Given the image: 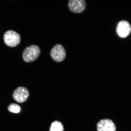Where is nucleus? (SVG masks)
Instances as JSON below:
<instances>
[{"mask_svg": "<svg viewBox=\"0 0 131 131\" xmlns=\"http://www.w3.org/2000/svg\"><path fill=\"white\" fill-rule=\"evenodd\" d=\"M50 55L54 61L60 62L65 59L66 56V53L63 46L57 44L54 46L51 50Z\"/></svg>", "mask_w": 131, "mask_h": 131, "instance_id": "obj_3", "label": "nucleus"}, {"mask_svg": "<svg viewBox=\"0 0 131 131\" xmlns=\"http://www.w3.org/2000/svg\"><path fill=\"white\" fill-rule=\"evenodd\" d=\"M8 109L10 112L16 114L20 112L21 110L20 106L15 104H12L10 105Z\"/></svg>", "mask_w": 131, "mask_h": 131, "instance_id": "obj_9", "label": "nucleus"}, {"mask_svg": "<svg viewBox=\"0 0 131 131\" xmlns=\"http://www.w3.org/2000/svg\"><path fill=\"white\" fill-rule=\"evenodd\" d=\"M29 96L28 90L26 88L20 86L16 89L13 94L15 100L18 103H22L27 100Z\"/></svg>", "mask_w": 131, "mask_h": 131, "instance_id": "obj_6", "label": "nucleus"}, {"mask_svg": "<svg viewBox=\"0 0 131 131\" xmlns=\"http://www.w3.org/2000/svg\"><path fill=\"white\" fill-rule=\"evenodd\" d=\"M63 126L61 122L55 121L52 123L50 128V131H64Z\"/></svg>", "mask_w": 131, "mask_h": 131, "instance_id": "obj_8", "label": "nucleus"}, {"mask_svg": "<svg viewBox=\"0 0 131 131\" xmlns=\"http://www.w3.org/2000/svg\"><path fill=\"white\" fill-rule=\"evenodd\" d=\"M5 44L8 46L15 47L20 43L21 37L17 32L12 30H8L5 32L4 36Z\"/></svg>", "mask_w": 131, "mask_h": 131, "instance_id": "obj_2", "label": "nucleus"}, {"mask_svg": "<svg viewBox=\"0 0 131 131\" xmlns=\"http://www.w3.org/2000/svg\"><path fill=\"white\" fill-rule=\"evenodd\" d=\"M40 52V49L38 46L34 45L29 46L23 52V58L27 63L33 62L38 58Z\"/></svg>", "mask_w": 131, "mask_h": 131, "instance_id": "obj_1", "label": "nucleus"}, {"mask_svg": "<svg viewBox=\"0 0 131 131\" xmlns=\"http://www.w3.org/2000/svg\"><path fill=\"white\" fill-rule=\"evenodd\" d=\"M68 6L70 10L76 14H80L85 10L86 3L84 0H70L68 1Z\"/></svg>", "mask_w": 131, "mask_h": 131, "instance_id": "obj_5", "label": "nucleus"}, {"mask_svg": "<svg viewBox=\"0 0 131 131\" xmlns=\"http://www.w3.org/2000/svg\"><path fill=\"white\" fill-rule=\"evenodd\" d=\"M131 31L130 24L128 21L123 20L119 21L116 28L118 36L122 38H125L129 35Z\"/></svg>", "mask_w": 131, "mask_h": 131, "instance_id": "obj_4", "label": "nucleus"}, {"mask_svg": "<svg viewBox=\"0 0 131 131\" xmlns=\"http://www.w3.org/2000/svg\"><path fill=\"white\" fill-rule=\"evenodd\" d=\"M97 131H116V127L111 119H101L97 124Z\"/></svg>", "mask_w": 131, "mask_h": 131, "instance_id": "obj_7", "label": "nucleus"}]
</instances>
